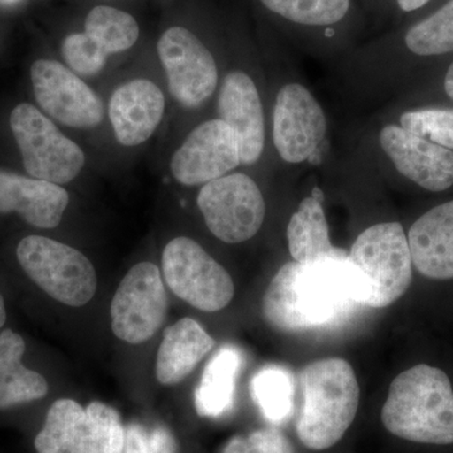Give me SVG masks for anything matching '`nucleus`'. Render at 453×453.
I'll return each mask as SVG.
<instances>
[{
    "label": "nucleus",
    "mask_w": 453,
    "mask_h": 453,
    "mask_svg": "<svg viewBox=\"0 0 453 453\" xmlns=\"http://www.w3.org/2000/svg\"><path fill=\"white\" fill-rule=\"evenodd\" d=\"M70 196L64 188L0 170V213H18L37 228L61 223Z\"/></svg>",
    "instance_id": "nucleus-19"
},
{
    "label": "nucleus",
    "mask_w": 453,
    "mask_h": 453,
    "mask_svg": "<svg viewBox=\"0 0 453 453\" xmlns=\"http://www.w3.org/2000/svg\"><path fill=\"white\" fill-rule=\"evenodd\" d=\"M168 311V296L159 267L151 262L135 265L122 279L110 315L112 332L130 344L153 338Z\"/></svg>",
    "instance_id": "nucleus-11"
},
{
    "label": "nucleus",
    "mask_w": 453,
    "mask_h": 453,
    "mask_svg": "<svg viewBox=\"0 0 453 453\" xmlns=\"http://www.w3.org/2000/svg\"><path fill=\"white\" fill-rule=\"evenodd\" d=\"M223 453H259L252 443L250 442L249 438L234 437L223 449Z\"/></svg>",
    "instance_id": "nucleus-34"
},
{
    "label": "nucleus",
    "mask_w": 453,
    "mask_h": 453,
    "mask_svg": "<svg viewBox=\"0 0 453 453\" xmlns=\"http://www.w3.org/2000/svg\"><path fill=\"white\" fill-rule=\"evenodd\" d=\"M407 238L419 273L434 280L453 279V201L422 214Z\"/></svg>",
    "instance_id": "nucleus-20"
},
{
    "label": "nucleus",
    "mask_w": 453,
    "mask_h": 453,
    "mask_svg": "<svg viewBox=\"0 0 453 453\" xmlns=\"http://www.w3.org/2000/svg\"><path fill=\"white\" fill-rule=\"evenodd\" d=\"M242 365V353L234 345H225L211 357L196 389L195 403L199 416L219 418L232 410L235 380Z\"/></svg>",
    "instance_id": "nucleus-24"
},
{
    "label": "nucleus",
    "mask_w": 453,
    "mask_h": 453,
    "mask_svg": "<svg viewBox=\"0 0 453 453\" xmlns=\"http://www.w3.org/2000/svg\"><path fill=\"white\" fill-rule=\"evenodd\" d=\"M157 53L168 77L170 94L187 109L207 103L219 86V67L201 38L184 27L166 29Z\"/></svg>",
    "instance_id": "nucleus-12"
},
{
    "label": "nucleus",
    "mask_w": 453,
    "mask_h": 453,
    "mask_svg": "<svg viewBox=\"0 0 453 453\" xmlns=\"http://www.w3.org/2000/svg\"><path fill=\"white\" fill-rule=\"evenodd\" d=\"M371 2H374L375 5L381 8L386 4L387 0H371ZM388 2L402 13H413L426 7L431 0H388Z\"/></svg>",
    "instance_id": "nucleus-33"
},
{
    "label": "nucleus",
    "mask_w": 453,
    "mask_h": 453,
    "mask_svg": "<svg viewBox=\"0 0 453 453\" xmlns=\"http://www.w3.org/2000/svg\"><path fill=\"white\" fill-rule=\"evenodd\" d=\"M122 453H155L151 445L150 434L142 426H127L125 429V442Z\"/></svg>",
    "instance_id": "nucleus-31"
},
{
    "label": "nucleus",
    "mask_w": 453,
    "mask_h": 453,
    "mask_svg": "<svg viewBox=\"0 0 453 453\" xmlns=\"http://www.w3.org/2000/svg\"><path fill=\"white\" fill-rule=\"evenodd\" d=\"M62 53L71 70L82 76H94L100 73L109 57L85 32L73 33L65 37Z\"/></svg>",
    "instance_id": "nucleus-29"
},
{
    "label": "nucleus",
    "mask_w": 453,
    "mask_h": 453,
    "mask_svg": "<svg viewBox=\"0 0 453 453\" xmlns=\"http://www.w3.org/2000/svg\"><path fill=\"white\" fill-rule=\"evenodd\" d=\"M85 33L110 56L130 50L138 41L140 29L135 18L127 12L98 5L86 18Z\"/></svg>",
    "instance_id": "nucleus-27"
},
{
    "label": "nucleus",
    "mask_w": 453,
    "mask_h": 453,
    "mask_svg": "<svg viewBox=\"0 0 453 453\" xmlns=\"http://www.w3.org/2000/svg\"><path fill=\"white\" fill-rule=\"evenodd\" d=\"M196 203L211 234L226 243L251 240L266 216L261 189L244 173H232L204 184Z\"/></svg>",
    "instance_id": "nucleus-9"
},
{
    "label": "nucleus",
    "mask_w": 453,
    "mask_h": 453,
    "mask_svg": "<svg viewBox=\"0 0 453 453\" xmlns=\"http://www.w3.org/2000/svg\"><path fill=\"white\" fill-rule=\"evenodd\" d=\"M7 320V310H5L4 299H3L2 294H0V327L4 325Z\"/></svg>",
    "instance_id": "nucleus-36"
},
{
    "label": "nucleus",
    "mask_w": 453,
    "mask_h": 453,
    "mask_svg": "<svg viewBox=\"0 0 453 453\" xmlns=\"http://www.w3.org/2000/svg\"><path fill=\"white\" fill-rule=\"evenodd\" d=\"M125 428L109 405L92 402L88 407L73 399H59L47 413L35 440L38 453H122Z\"/></svg>",
    "instance_id": "nucleus-5"
},
{
    "label": "nucleus",
    "mask_w": 453,
    "mask_h": 453,
    "mask_svg": "<svg viewBox=\"0 0 453 453\" xmlns=\"http://www.w3.org/2000/svg\"><path fill=\"white\" fill-rule=\"evenodd\" d=\"M165 109L163 92L149 80L124 83L110 100L109 115L116 140L136 146L150 139L159 127Z\"/></svg>",
    "instance_id": "nucleus-18"
},
{
    "label": "nucleus",
    "mask_w": 453,
    "mask_h": 453,
    "mask_svg": "<svg viewBox=\"0 0 453 453\" xmlns=\"http://www.w3.org/2000/svg\"><path fill=\"white\" fill-rule=\"evenodd\" d=\"M11 127L33 178L59 186L73 180L85 165L82 149L31 104H20L12 111Z\"/></svg>",
    "instance_id": "nucleus-7"
},
{
    "label": "nucleus",
    "mask_w": 453,
    "mask_h": 453,
    "mask_svg": "<svg viewBox=\"0 0 453 453\" xmlns=\"http://www.w3.org/2000/svg\"><path fill=\"white\" fill-rule=\"evenodd\" d=\"M31 77L37 103L50 118L77 129H89L103 121L100 98L64 65L38 59L32 65Z\"/></svg>",
    "instance_id": "nucleus-13"
},
{
    "label": "nucleus",
    "mask_w": 453,
    "mask_h": 453,
    "mask_svg": "<svg viewBox=\"0 0 453 453\" xmlns=\"http://www.w3.org/2000/svg\"><path fill=\"white\" fill-rule=\"evenodd\" d=\"M399 125L414 135L453 150V109L410 110L402 113Z\"/></svg>",
    "instance_id": "nucleus-28"
},
{
    "label": "nucleus",
    "mask_w": 453,
    "mask_h": 453,
    "mask_svg": "<svg viewBox=\"0 0 453 453\" xmlns=\"http://www.w3.org/2000/svg\"><path fill=\"white\" fill-rule=\"evenodd\" d=\"M5 2H14V0H5Z\"/></svg>",
    "instance_id": "nucleus-37"
},
{
    "label": "nucleus",
    "mask_w": 453,
    "mask_h": 453,
    "mask_svg": "<svg viewBox=\"0 0 453 453\" xmlns=\"http://www.w3.org/2000/svg\"><path fill=\"white\" fill-rule=\"evenodd\" d=\"M324 195L319 188L303 199L288 226V251L292 259L308 265L323 259L345 257V250L334 246L329 223L323 207Z\"/></svg>",
    "instance_id": "nucleus-21"
},
{
    "label": "nucleus",
    "mask_w": 453,
    "mask_h": 453,
    "mask_svg": "<svg viewBox=\"0 0 453 453\" xmlns=\"http://www.w3.org/2000/svg\"><path fill=\"white\" fill-rule=\"evenodd\" d=\"M26 342L7 329L0 334V410L38 401L49 393V383L40 372L22 365Z\"/></svg>",
    "instance_id": "nucleus-23"
},
{
    "label": "nucleus",
    "mask_w": 453,
    "mask_h": 453,
    "mask_svg": "<svg viewBox=\"0 0 453 453\" xmlns=\"http://www.w3.org/2000/svg\"><path fill=\"white\" fill-rule=\"evenodd\" d=\"M398 42L399 46L417 57H437L453 52V0L405 28L398 37L381 38Z\"/></svg>",
    "instance_id": "nucleus-25"
},
{
    "label": "nucleus",
    "mask_w": 453,
    "mask_h": 453,
    "mask_svg": "<svg viewBox=\"0 0 453 453\" xmlns=\"http://www.w3.org/2000/svg\"><path fill=\"white\" fill-rule=\"evenodd\" d=\"M285 31L316 41L342 40L357 22L356 0H258Z\"/></svg>",
    "instance_id": "nucleus-17"
},
{
    "label": "nucleus",
    "mask_w": 453,
    "mask_h": 453,
    "mask_svg": "<svg viewBox=\"0 0 453 453\" xmlns=\"http://www.w3.org/2000/svg\"><path fill=\"white\" fill-rule=\"evenodd\" d=\"M219 119L237 135L241 164L253 165L261 159L266 142L264 106L255 81L242 71L223 79L217 101Z\"/></svg>",
    "instance_id": "nucleus-16"
},
{
    "label": "nucleus",
    "mask_w": 453,
    "mask_h": 453,
    "mask_svg": "<svg viewBox=\"0 0 453 453\" xmlns=\"http://www.w3.org/2000/svg\"><path fill=\"white\" fill-rule=\"evenodd\" d=\"M259 453H295L290 441L275 428L258 429L249 436Z\"/></svg>",
    "instance_id": "nucleus-30"
},
{
    "label": "nucleus",
    "mask_w": 453,
    "mask_h": 453,
    "mask_svg": "<svg viewBox=\"0 0 453 453\" xmlns=\"http://www.w3.org/2000/svg\"><path fill=\"white\" fill-rule=\"evenodd\" d=\"M162 264L170 290L193 308L216 312L234 299L232 277L192 238L170 241L164 249Z\"/></svg>",
    "instance_id": "nucleus-8"
},
{
    "label": "nucleus",
    "mask_w": 453,
    "mask_h": 453,
    "mask_svg": "<svg viewBox=\"0 0 453 453\" xmlns=\"http://www.w3.org/2000/svg\"><path fill=\"white\" fill-rule=\"evenodd\" d=\"M241 165L234 131L220 119L198 125L173 155L170 170L183 186H204Z\"/></svg>",
    "instance_id": "nucleus-14"
},
{
    "label": "nucleus",
    "mask_w": 453,
    "mask_h": 453,
    "mask_svg": "<svg viewBox=\"0 0 453 453\" xmlns=\"http://www.w3.org/2000/svg\"><path fill=\"white\" fill-rule=\"evenodd\" d=\"M17 257L27 275L58 303L80 308L96 294V271L73 247L42 235H28L18 244Z\"/></svg>",
    "instance_id": "nucleus-6"
},
{
    "label": "nucleus",
    "mask_w": 453,
    "mask_h": 453,
    "mask_svg": "<svg viewBox=\"0 0 453 453\" xmlns=\"http://www.w3.org/2000/svg\"><path fill=\"white\" fill-rule=\"evenodd\" d=\"M381 151L402 177L429 192L453 186V150L414 135L399 124H386L378 134Z\"/></svg>",
    "instance_id": "nucleus-15"
},
{
    "label": "nucleus",
    "mask_w": 453,
    "mask_h": 453,
    "mask_svg": "<svg viewBox=\"0 0 453 453\" xmlns=\"http://www.w3.org/2000/svg\"><path fill=\"white\" fill-rule=\"evenodd\" d=\"M300 387L303 402L296 432L301 442L315 451L335 446L359 408L356 372L342 357L318 360L300 372Z\"/></svg>",
    "instance_id": "nucleus-3"
},
{
    "label": "nucleus",
    "mask_w": 453,
    "mask_h": 453,
    "mask_svg": "<svg viewBox=\"0 0 453 453\" xmlns=\"http://www.w3.org/2000/svg\"><path fill=\"white\" fill-rule=\"evenodd\" d=\"M327 136L321 104L305 85L288 82L280 88L273 112V142L282 162H312Z\"/></svg>",
    "instance_id": "nucleus-10"
},
{
    "label": "nucleus",
    "mask_w": 453,
    "mask_h": 453,
    "mask_svg": "<svg viewBox=\"0 0 453 453\" xmlns=\"http://www.w3.org/2000/svg\"><path fill=\"white\" fill-rule=\"evenodd\" d=\"M251 396L262 416L273 425L288 421L294 412V378L280 365H267L253 375Z\"/></svg>",
    "instance_id": "nucleus-26"
},
{
    "label": "nucleus",
    "mask_w": 453,
    "mask_h": 453,
    "mask_svg": "<svg viewBox=\"0 0 453 453\" xmlns=\"http://www.w3.org/2000/svg\"><path fill=\"white\" fill-rule=\"evenodd\" d=\"M150 434L151 445L155 453H175L177 443L174 437L165 427H157L149 432Z\"/></svg>",
    "instance_id": "nucleus-32"
},
{
    "label": "nucleus",
    "mask_w": 453,
    "mask_h": 453,
    "mask_svg": "<svg viewBox=\"0 0 453 453\" xmlns=\"http://www.w3.org/2000/svg\"><path fill=\"white\" fill-rule=\"evenodd\" d=\"M349 259L365 282L363 306L387 308L412 282V256L401 223L381 222L365 229L351 246Z\"/></svg>",
    "instance_id": "nucleus-4"
},
{
    "label": "nucleus",
    "mask_w": 453,
    "mask_h": 453,
    "mask_svg": "<svg viewBox=\"0 0 453 453\" xmlns=\"http://www.w3.org/2000/svg\"><path fill=\"white\" fill-rule=\"evenodd\" d=\"M214 339L193 319L186 318L164 332L157 359V378L164 386L186 380L213 349Z\"/></svg>",
    "instance_id": "nucleus-22"
},
{
    "label": "nucleus",
    "mask_w": 453,
    "mask_h": 453,
    "mask_svg": "<svg viewBox=\"0 0 453 453\" xmlns=\"http://www.w3.org/2000/svg\"><path fill=\"white\" fill-rule=\"evenodd\" d=\"M365 294L349 255L308 265L288 262L265 292L262 314L280 332H320L347 320Z\"/></svg>",
    "instance_id": "nucleus-1"
},
{
    "label": "nucleus",
    "mask_w": 453,
    "mask_h": 453,
    "mask_svg": "<svg viewBox=\"0 0 453 453\" xmlns=\"http://www.w3.org/2000/svg\"><path fill=\"white\" fill-rule=\"evenodd\" d=\"M381 422L390 434L427 445L453 443V390L445 372L418 365L389 387Z\"/></svg>",
    "instance_id": "nucleus-2"
},
{
    "label": "nucleus",
    "mask_w": 453,
    "mask_h": 453,
    "mask_svg": "<svg viewBox=\"0 0 453 453\" xmlns=\"http://www.w3.org/2000/svg\"><path fill=\"white\" fill-rule=\"evenodd\" d=\"M443 88L447 96L453 100V62L449 65V70L445 74V80H443Z\"/></svg>",
    "instance_id": "nucleus-35"
}]
</instances>
